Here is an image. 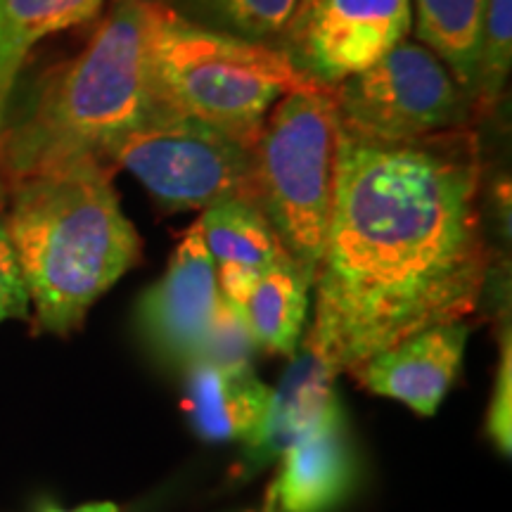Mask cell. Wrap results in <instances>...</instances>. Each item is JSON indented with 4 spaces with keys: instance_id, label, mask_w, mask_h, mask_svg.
<instances>
[{
    "instance_id": "obj_1",
    "label": "cell",
    "mask_w": 512,
    "mask_h": 512,
    "mask_svg": "<svg viewBox=\"0 0 512 512\" xmlns=\"http://www.w3.org/2000/svg\"><path fill=\"white\" fill-rule=\"evenodd\" d=\"M482 155L467 128L408 143L339 131L335 202L304 349L330 373L463 323L489 278Z\"/></svg>"
},
{
    "instance_id": "obj_2",
    "label": "cell",
    "mask_w": 512,
    "mask_h": 512,
    "mask_svg": "<svg viewBox=\"0 0 512 512\" xmlns=\"http://www.w3.org/2000/svg\"><path fill=\"white\" fill-rule=\"evenodd\" d=\"M5 216L36 332L69 335L140 259V235L119 207L110 164L88 157L8 188Z\"/></svg>"
},
{
    "instance_id": "obj_3",
    "label": "cell",
    "mask_w": 512,
    "mask_h": 512,
    "mask_svg": "<svg viewBox=\"0 0 512 512\" xmlns=\"http://www.w3.org/2000/svg\"><path fill=\"white\" fill-rule=\"evenodd\" d=\"M145 34L147 0H114L88 46L50 69L29 105L3 119L5 190L81 159H102L114 138L157 110L147 79Z\"/></svg>"
},
{
    "instance_id": "obj_4",
    "label": "cell",
    "mask_w": 512,
    "mask_h": 512,
    "mask_svg": "<svg viewBox=\"0 0 512 512\" xmlns=\"http://www.w3.org/2000/svg\"><path fill=\"white\" fill-rule=\"evenodd\" d=\"M147 79L157 110L207 121L252 147L273 105L318 83L290 53L195 24L147 0Z\"/></svg>"
},
{
    "instance_id": "obj_5",
    "label": "cell",
    "mask_w": 512,
    "mask_h": 512,
    "mask_svg": "<svg viewBox=\"0 0 512 512\" xmlns=\"http://www.w3.org/2000/svg\"><path fill=\"white\" fill-rule=\"evenodd\" d=\"M337 152L335 91L320 81L275 102L252 150L259 207L311 287L330 228Z\"/></svg>"
},
{
    "instance_id": "obj_6",
    "label": "cell",
    "mask_w": 512,
    "mask_h": 512,
    "mask_svg": "<svg viewBox=\"0 0 512 512\" xmlns=\"http://www.w3.org/2000/svg\"><path fill=\"white\" fill-rule=\"evenodd\" d=\"M145 185L164 209H207L226 200L259 204L252 147L207 121L155 110L102 152Z\"/></svg>"
},
{
    "instance_id": "obj_7",
    "label": "cell",
    "mask_w": 512,
    "mask_h": 512,
    "mask_svg": "<svg viewBox=\"0 0 512 512\" xmlns=\"http://www.w3.org/2000/svg\"><path fill=\"white\" fill-rule=\"evenodd\" d=\"M339 131L408 143L465 128L470 100L432 50L403 41L366 72L332 86Z\"/></svg>"
},
{
    "instance_id": "obj_8",
    "label": "cell",
    "mask_w": 512,
    "mask_h": 512,
    "mask_svg": "<svg viewBox=\"0 0 512 512\" xmlns=\"http://www.w3.org/2000/svg\"><path fill=\"white\" fill-rule=\"evenodd\" d=\"M411 24V0H316L287 36L299 53L294 62L316 81L337 86L392 53Z\"/></svg>"
},
{
    "instance_id": "obj_9",
    "label": "cell",
    "mask_w": 512,
    "mask_h": 512,
    "mask_svg": "<svg viewBox=\"0 0 512 512\" xmlns=\"http://www.w3.org/2000/svg\"><path fill=\"white\" fill-rule=\"evenodd\" d=\"M219 306L216 264L195 221L176 245L166 273L140 297L138 330L147 351L169 368L192 366Z\"/></svg>"
},
{
    "instance_id": "obj_10",
    "label": "cell",
    "mask_w": 512,
    "mask_h": 512,
    "mask_svg": "<svg viewBox=\"0 0 512 512\" xmlns=\"http://www.w3.org/2000/svg\"><path fill=\"white\" fill-rule=\"evenodd\" d=\"M467 335L470 330L463 323L434 325L368 356L349 373L368 392L432 418L460 373Z\"/></svg>"
},
{
    "instance_id": "obj_11",
    "label": "cell",
    "mask_w": 512,
    "mask_h": 512,
    "mask_svg": "<svg viewBox=\"0 0 512 512\" xmlns=\"http://www.w3.org/2000/svg\"><path fill=\"white\" fill-rule=\"evenodd\" d=\"M358 482V456L342 403L280 456L261 512H335Z\"/></svg>"
},
{
    "instance_id": "obj_12",
    "label": "cell",
    "mask_w": 512,
    "mask_h": 512,
    "mask_svg": "<svg viewBox=\"0 0 512 512\" xmlns=\"http://www.w3.org/2000/svg\"><path fill=\"white\" fill-rule=\"evenodd\" d=\"M292 366L285 370L278 389H273L268 415L259 434L247 441L242 472L252 475L261 467L316 432L323 420L339 406L335 394V373H330L311 351L292 356Z\"/></svg>"
},
{
    "instance_id": "obj_13",
    "label": "cell",
    "mask_w": 512,
    "mask_h": 512,
    "mask_svg": "<svg viewBox=\"0 0 512 512\" xmlns=\"http://www.w3.org/2000/svg\"><path fill=\"white\" fill-rule=\"evenodd\" d=\"M183 408L197 437L207 441H249L264 425L273 389L252 366L216 368L195 361L185 368Z\"/></svg>"
},
{
    "instance_id": "obj_14",
    "label": "cell",
    "mask_w": 512,
    "mask_h": 512,
    "mask_svg": "<svg viewBox=\"0 0 512 512\" xmlns=\"http://www.w3.org/2000/svg\"><path fill=\"white\" fill-rule=\"evenodd\" d=\"M309 290L311 283L294 261L254 278L242 302L235 306L245 318L256 347L271 354H297L309 311Z\"/></svg>"
},
{
    "instance_id": "obj_15",
    "label": "cell",
    "mask_w": 512,
    "mask_h": 512,
    "mask_svg": "<svg viewBox=\"0 0 512 512\" xmlns=\"http://www.w3.org/2000/svg\"><path fill=\"white\" fill-rule=\"evenodd\" d=\"M197 221L216 268H235L249 275H261L292 261L256 202H219L204 209Z\"/></svg>"
},
{
    "instance_id": "obj_16",
    "label": "cell",
    "mask_w": 512,
    "mask_h": 512,
    "mask_svg": "<svg viewBox=\"0 0 512 512\" xmlns=\"http://www.w3.org/2000/svg\"><path fill=\"white\" fill-rule=\"evenodd\" d=\"M102 3L105 0H0V124L36 43L93 19Z\"/></svg>"
},
{
    "instance_id": "obj_17",
    "label": "cell",
    "mask_w": 512,
    "mask_h": 512,
    "mask_svg": "<svg viewBox=\"0 0 512 512\" xmlns=\"http://www.w3.org/2000/svg\"><path fill=\"white\" fill-rule=\"evenodd\" d=\"M486 3L489 0H415L418 38L446 64L470 105Z\"/></svg>"
},
{
    "instance_id": "obj_18",
    "label": "cell",
    "mask_w": 512,
    "mask_h": 512,
    "mask_svg": "<svg viewBox=\"0 0 512 512\" xmlns=\"http://www.w3.org/2000/svg\"><path fill=\"white\" fill-rule=\"evenodd\" d=\"M512 64V0L486 3L482 38H479L472 105L479 112L494 110L505 91Z\"/></svg>"
},
{
    "instance_id": "obj_19",
    "label": "cell",
    "mask_w": 512,
    "mask_h": 512,
    "mask_svg": "<svg viewBox=\"0 0 512 512\" xmlns=\"http://www.w3.org/2000/svg\"><path fill=\"white\" fill-rule=\"evenodd\" d=\"M207 17L204 27L226 34L266 41L290 27L299 0H188Z\"/></svg>"
},
{
    "instance_id": "obj_20",
    "label": "cell",
    "mask_w": 512,
    "mask_h": 512,
    "mask_svg": "<svg viewBox=\"0 0 512 512\" xmlns=\"http://www.w3.org/2000/svg\"><path fill=\"white\" fill-rule=\"evenodd\" d=\"M254 349L256 342L240 309L221 297L219 311L195 361L211 363L216 368H245L252 361Z\"/></svg>"
},
{
    "instance_id": "obj_21",
    "label": "cell",
    "mask_w": 512,
    "mask_h": 512,
    "mask_svg": "<svg viewBox=\"0 0 512 512\" xmlns=\"http://www.w3.org/2000/svg\"><path fill=\"white\" fill-rule=\"evenodd\" d=\"M31 299L24 283L15 245H12L5 216L0 214V323L3 320H29Z\"/></svg>"
},
{
    "instance_id": "obj_22",
    "label": "cell",
    "mask_w": 512,
    "mask_h": 512,
    "mask_svg": "<svg viewBox=\"0 0 512 512\" xmlns=\"http://www.w3.org/2000/svg\"><path fill=\"white\" fill-rule=\"evenodd\" d=\"M512 363H510V332H505L503 356L498 363L496 389L494 399H491L489 415H486V434L494 441L498 451L505 458L510 456L512 448Z\"/></svg>"
},
{
    "instance_id": "obj_23",
    "label": "cell",
    "mask_w": 512,
    "mask_h": 512,
    "mask_svg": "<svg viewBox=\"0 0 512 512\" xmlns=\"http://www.w3.org/2000/svg\"><path fill=\"white\" fill-rule=\"evenodd\" d=\"M41 512H119V508L114 503H88V505H79V508L64 510V508H57L53 503H46L41 508Z\"/></svg>"
},
{
    "instance_id": "obj_24",
    "label": "cell",
    "mask_w": 512,
    "mask_h": 512,
    "mask_svg": "<svg viewBox=\"0 0 512 512\" xmlns=\"http://www.w3.org/2000/svg\"><path fill=\"white\" fill-rule=\"evenodd\" d=\"M313 3H316V0H299V5H297V10H294V17H292V22H297V19L299 17H304L306 15V12H309V8H311V5ZM290 22V24H292Z\"/></svg>"
},
{
    "instance_id": "obj_25",
    "label": "cell",
    "mask_w": 512,
    "mask_h": 512,
    "mask_svg": "<svg viewBox=\"0 0 512 512\" xmlns=\"http://www.w3.org/2000/svg\"><path fill=\"white\" fill-rule=\"evenodd\" d=\"M3 128V124H0ZM5 202H8V190H5V181H3V171H0V214H3V207Z\"/></svg>"
},
{
    "instance_id": "obj_26",
    "label": "cell",
    "mask_w": 512,
    "mask_h": 512,
    "mask_svg": "<svg viewBox=\"0 0 512 512\" xmlns=\"http://www.w3.org/2000/svg\"><path fill=\"white\" fill-rule=\"evenodd\" d=\"M245 512H261V510H245Z\"/></svg>"
}]
</instances>
